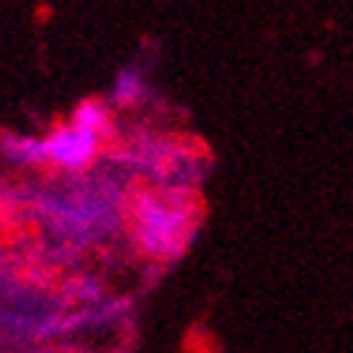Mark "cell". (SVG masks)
<instances>
[{
	"instance_id": "1",
	"label": "cell",
	"mask_w": 353,
	"mask_h": 353,
	"mask_svg": "<svg viewBox=\"0 0 353 353\" xmlns=\"http://www.w3.org/2000/svg\"><path fill=\"white\" fill-rule=\"evenodd\" d=\"M190 210L167 204L158 192H138L132 201V230L135 244L152 259H172L187 244Z\"/></svg>"
},
{
	"instance_id": "2",
	"label": "cell",
	"mask_w": 353,
	"mask_h": 353,
	"mask_svg": "<svg viewBox=\"0 0 353 353\" xmlns=\"http://www.w3.org/2000/svg\"><path fill=\"white\" fill-rule=\"evenodd\" d=\"M103 138L66 121L43 135V164L58 172H83L95 164Z\"/></svg>"
},
{
	"instance_id": "3",
	"label": "cell",
	"mask_w": 353,
	"mask_h": 353,
	"mask_svg": "<svg viewBox=\"0 0 353 353\" xmlns=\"http://www.w3.org/2000/svg\"><path fill=\"white\" fill-rule=\"evenodd\" d=\"M0 152L12 167L38 170L43 164V135H3L0 138Z\"/></svg>"
},
{
	"instance_id": "4",
	"label": "cell",
	"mask_w": 353,
	"mask_h": 353,
	"mask_svg": "<svg viewBox=\"0 0 353 353\" xmlns=\"http://www.w3.org/2000/svg\"><path fill=\"white\" fill-rule=\"evenodd\" d=\"M144 98H147V78H144V72L135 69V66H123L121 72L115 75L110 101L115 103V107L127 110V107H138V103H144Z\"/></svg>"
},
{
	"instance_id": "5",
	"label": "cell",
	"mask_w": 353,
	"mask_h": 353,
	"mask_svg": "<svg viewBox=\"0 0 353 353\" xmlns=\"http://www.w3.org/2000/svg\"><path fill=\"white\" fill-rule=\"evenodd\" d=\"M69 121L78 123V127H83V130L95 132V135H101V138L110 132V123H112L107 103L98 101V98H86V101H81Z\"/></svg>"
}]
</instances>
